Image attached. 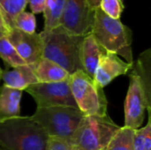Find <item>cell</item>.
Listing matches in <instances>:
<instances>
[{"label": "cell", "mask_w": 151, "mask_h": 150, "mask_svg": "<svg viewBox=\"0 0 151 150\" xmlns=\"http://www.w3.org/2000/svg\"><path fill=\"white\" fill-rule=\"evenodd\" d=\"M119 128L108 115L84 116L72 136L71 144L81 150H101L107 147Z\"/></svg>", "instance_id": "obj_4"}, {"label": "cell", "mask_w": 151, "mask_h": 150, "mask_svg": "<svg viewBox=\"0 0 151 150\" xmlns=\"http://www.w3.org/2000/svg\"><path fill=\"white\" fill-rule=\"evenodd\" d=\"M13 27L29 34L35 33L36 20L35 14L30 11H21L15 17L13 21Z\"/></svg>", "instance_id": "obj_22"}, {"label": "cell", "mask_w": 151, "mask_h": 150, "mask_svg": "<svg viewBox=\"0 0 151 150\" xmlns=\"http://www.w3.org/2000/svg\"><path fill=\"white\" fill-rule=\"evenodd\" d=\"M129 87L125 100V126L136 130L144 121L145 111L151 107L150 94L141 80L134 72H129Z\"/></svg>", "instance_id": "obj_7"}, {"label": "cell", "mask_w": 151, "mask_h": 150, "mask_svg": "<svg viewBox=\"0 0 151 150\" xmlns=\"http://www.w3.org/2000/svg\"><path fill=\"white\" fill-rule=\"evenodd\" d=\"M6 37L26 65L35 67L42 58L43 43L40 34H29L13 27L9 30Z\"/></svg>", "instance_id": "obj_10"}, {"label": "cell", "mask_w": 151, "mask_h": 150, "mask_svg": "<svg viewBox=\"0 0 151 150\" xmlns=\"http://www.w3.org/2000/svg\"><path fill=\"white\" fill-rule=\"evenodd\" d=\"M45 150H73V146L70 141L62 138L49 136Z\"/></svg>", "instance_id": "obj_24"}, {"label": "cell", "mask_w": 151, "mask_h": 150, "mask_svg": "<svg viewBox=\"0 0 151 150\" xmlns=\"http://www.w3.org/2000/svg\"><path fill=\"white\" fill-rule=\"evenodd\" d=\"M35 72L38 82L49 83L66 80L70 74L58 64L42 57L35 67Z\"/></svg>", "instance_id": "obj_15"}, {"label": "cell", "mask_w": 151, "mask_h": 150, "mask_svg": "<svg viewBox=\"0 0 151 150\" xmlns=\"http://www.w3.org/2000/svg\"><path fill=\"white\" fill-rule=\"evenodd\" d=\"M1 80H3V85L21 91H24L31 85L38 83L35 66L28 65L3 70Z\"/></svg>", "instance_id": "obj_12"}, {"label": "cell", "mask_w": 151, "mask_h": 150, "mask_svg": "<svg viewBox=\"0 0 151 150\" xmlns=\"http://www.w3.org/2000/svg\"><path fill=\"white\" fill-rule=\"evenodd\" d=\"M23 91L0 86V122L20 115V100Z\"/></svg>", "instance_id": "obj_14"}, {"label": "cell", "mask_w": 151, "mask_h": 150, "mask_svg": "<svg viewBox=\"0 0 151 150\" xmlns=\"http://www.w3.org/2000/svg\"><path fill=\"white\" fill-rule=\"evenodd\" d=\"M35 101L37 108L68 106L77 108L69 79L58 82H38L25 89Z\"/></svg>", "instance_id": "obj_8"}, {"label": "cell", "mask_w": 151, "mask_h": 150, "mask_svg": "<svg viewBox=\"0 0 151 150\" xmlns=\"http://www.w3.org/2000/svg\"><path fill=\"white\" fill-rule=\"evenodd\" d=\"M27 4L31 9V12L33 14L43 13L46 4V0H28Z\"/></svg>", "instance_id": "obj_25"}, {"label": "cell", "mask_w": 151, "mask_h": 150, "mask_svg": "<svg viewBox=\"0 0 151 150\" xmlns=\"http://www.w3.org/2000/svg\"><path fill=\"white\" fill-rule=\"evenodd\" d=\"M150 49L141 53L136 62L133 63V67L130 72L137 74L142 80L146 90L151 94L150 75Z\"/></svg>", "instance_id": "obj_17"}, {"label": "cell", "mask_w": 151, "mask_h": 150, "mask_svg": "<svg viewBox=\"0 0 151 150\" xmlns=\"http://www.w3.org/2000/svg\"><path fill=\"white\" fill-rule=\"evenodd\" d=\"M0 58L10 68L26 65L15 48L9 42L6 35L0 37Z\"/></svg>", "instance_id": "obj_20"}, {"label": "cell", "mask_w": 151, "mask_h": 150, "mask_svg": "<svg viewBox=\"0 0 151 150\" xmlns=\"http://www.w3.org/2000/svg\"><path fill=\"white\" fill-rule=\"evenodd\" d=\"M4 35H5V34H2V33L0 32V37H2V36H4Z\"/></svg>", "instance_id": "obj_29"}, {"label": "cell", "mask_w": 151, "mask_h": 150, "mask_svg": "<svg viewBox=\"0 0 151 150\" xmlns=\"http://www.w3.org/2000/svg\"><path fill=\"white\" fill-rule=\"evenodd\" d=\"M148 111V122L142 128L134 130V150H151V119L150 107Z\"/></svg>", "instance_id": "obj_21"}, {"label": "cell", "mask_w": 151, "mask_h": 150, "mask_svg": "<svg viewBox=\"0 0 151 150\" xmlns=\"http://www.w3.org/2000/svg\"><path fill=\"white\" fill-rule=\"evenodd\" d=\"M2 71H3V70H2V68L0 67V81H1V74H2Z\"/></svg>", "instance_id": "obj_28"}, {"label": "cell", "mask_w": 151, "mask_h": 150, "mask_svg": "<svg viewBox=\"0 0 151 150\" xmlns=\"http://www.w3.org/2000/svg\"><path fill=\"white\" fill-rule=\"evenodd\" d=\"M133 64L127 63L118 55L104 51L100 57L93 80L97 88L104 89L114 79L129 73Z\"/></svg>", "instance_id": "obj_11"}, {"label": "cell", "mask_w": 151, "mask_h": 150, "mask_svg": "<svg viewBox=\"0 0 151 150\" xmlns=\"http://www.w3.org/2000/svg\"><path fill=\"white\" fill-rule=\"evenodd\" d=\"M65 0H46L43 11V31L51 30L60 25V19L64 11Z\"/></svg>", "instance_id": "obj_16"}, {"label": "cell", "mask_w": 151, "mask_h": 150, "mask_svg": "<svg viewBox=\"0 0 151 150\" xmlns=\"http://www.w3.org/2000/svg\"><path fill=\"white\" fill-rule=\"evenodd\" d=\"M0 150H3V149H0Z\"/></svg>", "instance_id": "obj_32"}, {"label": "cell", "mask_w": 151, "mask_h": 150, "mask_svg": "<svg viewBox=\"0 0 151 150\" xmlns=\"http://www.w3.org/2000/svg\"><path fill=\"white\" fill-rule=\"evenodd\" d=\"M104 51V50L97 43L91 34L83 38L80 50V62L81 70L92 79Z\"/></svg>", "instance_id": "obj_13"}, {"label": "cell", "mask_w": 151, "mask_h": 150, "mask_svg": "<svg viewBox=\"0 0 151 150\" xmlns=\"http://www.w3.org/2000/svg\"><path fill=\"white\" fill-rule=\"evenodd\" d=\"M84 116L78 108L55 106L36 108L35 112L30 117L48 136L62 138L71 142L72 136Z\"/></svg>", "instance_id": "obj_5"}, {"label": "cell", "mask_w": 151, "mask_h": 150, "mask_svg": "<svg viewBox=\"0 0 151 150\" xmlns=\"http://www.w3.org/2000/svg\"><path fill=\"white\" fill-rule=\"evenodd\" d=\"M69 83L77 108L85 116L107 115L108 101L104 89L97 88L92 78L80 70L70 75Z\"/></svg>", "instance_id": "obj_6"}, {"label": "cell", "mask_w": 151, "mask_h": 150, "mask_svg": "<svg viewBox=\"0 0 151 150\" xmlns=\"http://www.w3.org/2000/svg\"><path fill=\"white\" fill-rule=\"evenodd\" d=\"M40 36L43 43L42 57L58 64L70 75L81 70L80 50L85 36L73 34L61 26L49 31L42 30Z\"/></svg>", "instance_id": "obj_1"}, {"label": "cell", "mask_w": 151, "mask_h": 150, "mask_svg": "<svg viewBox=\"0 0 151 150\" xmlns=\"http://www.w3.org/2000/svg\"><path fill=\"white\" fill-rule=\"evenodd\" d=\"M27 1L28 0H0V9L9 30L13 27L15 17L25 11Z\"/></svg>", "instance_id": "obj_19"}, {"label": "cell", "mask_w": 151, "mask_h": 150, "mask_svg": "<svg viewBox=\"0 0 151 150\" xmlns=\"http://www.w3.org/2000/svg\"><path fill=\"white\" fill-rule=\"evenodd\" d=\"M101 150H106V148H105V149H101Z\"/></svg>", "instance_id": "obj_31"}, {"label": "cell", "mask_w": 151, "mask_h": 150, "mask_svg": "<svg viewBox=\"0 0 151 150\" xmlns=\"http://www.w3.org/2000/svg\"><path fill=\"white\" fill-rule=\"evenodd\" d=\"M102 0H87L89 8L92 11H95L96 9H97L99 7V4H100V2Z\"/></svg>", "instance_id": "obj_27"}, {"label": "cell", "mask_w": 151, "mask_h": 150, "mask_svg": "<svg viewBox=\"0 0 151 150\" xmlns=\"http://www.w3.org/2000/svg\"><path fill=\"white\" fill-rule=\"evenodd\" d=\"M94 12L87 0H65L59 26L73 34L86 36L91 33Z\"/></svg>", "instance_id": "obj_9"}, {"label": "cell", "mask_w": 151, "mask_h": 150, "mask_svg": "<svg viewBox=\"0 0 151 150\" xmlns=\"http://www.w3.org/2000/svg\"><path fill=\"white\" fill-rule=\"evenodd\" d=\"M134 130L127 126L120 127L106 147V150H134Z\"/></svg>", "instance_id": "obj_18"}, {"label": "cell", "mask_w": 151, "mask_h": 150, "mask_svg": "<svg viewBox=\"0 0 151 150\" xmlns=\"http://www.w3.org/2000/svg\"><path fill=\"white\" fill-rule=\"evenodd\" d=\"M98 8L110 18L120 19L125 5L123 0H102Z\"/></svg>", "instance_id": "obj_23"}, {"label": "cell", "mask_w": 151, "mask_h": 150, "mask_svg": "<svg viewBox=\"0 0 151 150\" xmlns=\"http://www.w3.org/2000/svg\"><path fill=\"white\" fill-rule=\"evenodd\" d=\"M48 134L31 117L0 122V149L3 150H45Z\"/></svg>", "instance_id": "obj_3"}, {"label": "cell", "mask_w": 151, "mask_h": 150, "mask_svg": "<svg viewBox=\"0 0 151 150\" xmlns=\"http://www.w3.org/2000/svg\"><path fill=\"white\" fill-rule=\"evenodd\" d=\"M73 150H81V149H77V148H74V147H73Z\"/></svg>", "instance_id": "obj_30"}, {"label": "cell", "mask_w": 151, "mask_h": 150, "mask_svg": "<svg viewBox=\"0 0 151 150\" xmlns=\"http://www.w3.org/2000/svg\"><path fill=\"white\" fill-rule=\"evenodd\" d=\"M90 34L104 50L124 57L127 63H134L132 30L120 19H111L97 8L94 12Z\"/></svg>", "instance_id": "obj_2"}, {"label": "cell", "mask_w": 151, "mask_h": 150, "mask_svg": "<svg viewBox=\"0 0 151 150\" xmlns=\"http://www.w3.org/2000/svg\"><path fill=\"white\" fill-rule=\"evenodd\" d=\"M0 32L4 34H7V33L9 32V29L5 24V21H4V16H3V13H2V11L0 9Z\"/></svg>", "instance_id": "obj_26"}]
</instances>
